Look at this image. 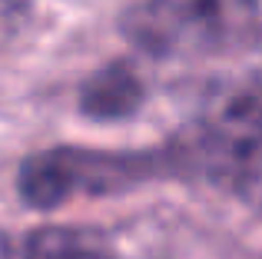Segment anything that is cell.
Segmentation results:
<instances>
[{"label": "cell", "mask_w": 262, "mask_h": 259, "mask_svg": "<svg viewBox=\"0 0 262 259\" xmlns=\"http://www.w3.org/2000/svg\"><path fill=\"white\" fill-rule=\"evenodd\" d=\"M120 30L156 60L232 57L259 44L262 0H129Z\"/></svg>", "instance_id": "2"}, {"label": "cell", "mask_w": 262, "mask_h": 259, "mask_svg": "<svg viewBox=\"0 0 262 259\" xmlns=\"http://www.w3.org/2000/svg\"><path fill=\"white\" fill-rule=\"evenodd\" d=\"M4 259H106V249L86 229L37 226L20 236Z\"/></svg>", "instance_id": "5"}, {"label": "cell", "mask_w": 262, "mask_h": 259, "mask_svg": "<svg viewBox=\"0 0 262 259\" xmlns=\"http://www.w3.org/2000/svg\"><path fill=\"white\" fill-rule=\"evenodd\" d=\"M153 180H173L163 146L90 149L50 146L17 166V196L30 209H57L77 196H113Z\"/></svg>", "instance_id": "3"}, {"label": "cell", "mask_w": 262, "mask_h": 259, "mask_svg": "<svg viewBox=\"0 0 262 259\" xmlns=\"http://www.w3.org/2000/svg\"><path fill=\"white\" fill-rule=\"evenodd\" d=\"M163 149L173 180H199L262 209V67L219 83Z\"/></svg>", "instance_id": "1"}, {"label": "cell", "mask_w": 262, "mask_h": 259, "mask_svg": "<svg viewBox=\"0 0 262 259\" xmlns=\"http://www.w3.org/2000/svg\"><path fill=\"white\" fill-rule=\"evenodd\" d=\"M77 103H80V113L86 120L120 123V120H129L143 110V103H146V83L133 70V63L113 60V63H103L100 70H93L80 83Z\"/></svg>", "instance_id": "4"}]
</instances>
